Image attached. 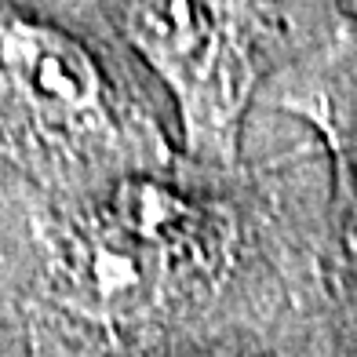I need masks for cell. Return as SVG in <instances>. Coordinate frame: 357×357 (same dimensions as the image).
Wrapping results in <instances>:
<instances>
[{
    "instance_id": "6da1fadb",
    "label": "cell",
    "mask_w": 357,
    "mask_h": 357,
    "mask_svg": "<svg viewBox=\"0 0 357 357\" xmlns=\"http://www.w3.org/2000/svg\"><path fill=\"white\" fill-rule=\"evenodd\" d=\"M29 357H153L222 339L248 259L237 204L160 168L91 197L29 201Z\"/></svg>"
},
{
    "instance_id": "7a4b0ae2",
    "label": "cell",
    "mask_w": 357,
    "mask_h": 357,
    "mask_svg": "<svg viewBox=\"0 0 357 357\" xmlns=\"http://www.w3.org/2000/svg\"><path fill=\"white\" fill-rule=\"evenodd\" d=\"M0 160L44 204L175 165L117 62L15 0H0Z\"/></svg>"
},
{
    "instance_id": "3957f363",
    "label": "cell",
    "mask_w": 357,
    "mask_h": 357,
    "mask_svg": "<svg viewBox=\"0 0 357 357\" xmlns=\"http://www.w3.org/2000/svg\"><path fill=\"white\" fill-rule=\"evenodd\" d=\"M106 11L172 91L190 160L234 172L245 109L284 40L278 0H109Z\"/></svg>"
},
{
    "instance_id": "277c9868",
    "label": "cell",
    "mask_w": 357,
    "mask_h": 357,
    "mask_svg": "<svg viewBox=\"0 0 357 357\" xmlns=\"http://www.w3.org/2000/svg\"><path fill=\"white\" fill-rule=\"evenodd\" d=\"M339 270H343V321L347 339L357 354V193L347 197V212L339 222Z\"/></svg>"
},
{
    "instance_id": "5b68a950",
    "label": "cell",
    "mask_w": 357,
    "mask_h": 357,
    "mask_svg": "<svg viewBox=\"0 0 357 357\" xmlns=\"http://www.w3.org/2000/svg\"><path fill=\"white\" fill-rule=\"evenodd\" d=\"M153 357H270V354H259L245 343H215V347H197V350H175V354H153Z\"/></svg>"
},
{
    "instance_id": "8992f818",
    "label": "cell",
    "mask_w": 357,
    "mask_h": 357,
    "mask_svg": "<svg viewBox=\"0 0 357 357\" xmlns=\"http://www.w3.org/2000/svg\"><path fill=\"white\" fill-rule=\"evenodd\" d=\"M15 4H22V8H33V11H47V8H44L47 0H15Z\"/></svg>"
},
{
    "instance_id": "52a82bcc",
    "label": "cell",
    "mask_w": 357,
    "mask_h": 357,
    "mask_svg": "<svg viewBox=\"0 0 357 357\" xmlns=\"http://www.w3.org/2000/svg\"><path fill=\"white\" fill-rule=\"evenodd\" d=\"M347 4H350V8H354V15H357V0H347Z\"/></svg>"
}]
</instances>
